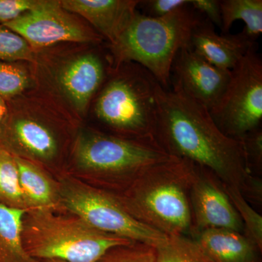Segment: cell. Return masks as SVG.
I'll use <instances>...</instances> for the list:
<instances>
[{"label":"cell","mask_w":262,"mask_h":262,"mask_svg":"<svg viewBox=\"0 0 262 262\" xmlns=\"http://www.w3.org/2000/svg\"><path fill=\"white\" fill-rule=\"evenodd\" d=\"M0 204L27 209L18 180V167L14 156L0 149Z\"/></svg>","instance_id":"22"},{"label":"cell","mask_w":262,"mask_h":262,"mask_svg":"<svg viewBox=\"0 0 262 262\" xmlns=\"http://www.w3.org/2000/svg\"><path fill=\"white\" fill-rule=\"evenodd\" d=\"M204 18L190 5L161 18L138 10L120 37L106 43L113 67L134 62L149 71L163 89H170L174 60L181 50L191 48L192 33Z\"/></svg>","instance_id":"7"},{"label":"cell","mask_w":262,"mask_h":262,"mask_svg":"<svg viewBox=\"0 0 262 262\" xmlns=\"http://www.w3.org/2000/svg\"><path fill=\"white\" fill-rule=\"evenodd\" d=\"M34 51L35 87L83 125L93 99L113 67L106 42H63Z\"/></svg>","instance_id":"3"},{"label":"cell","mask_w":262,"mask_h":262,"mask_svg":"<svg viewBox=\"0 0 262 262\" xmlns=\"http://www.w3.org/2000/svg\"><path fill=\"white\" fill-rule=\"evenodd\" d=\"M230 77L231 71L212 65L192 48H184L172 65L170 89L184 93L210 112L222 99Z\"/></svg>","instance_id":"13"},{"label":"cell","mask_w":262,"mask_h":262,"mask_svg":"<svg viewBox=\"0 0 262 262\" xmlns=\"http://www.w3.org/2000/svg\"><path fill=\"white\" fill-rule=\"evenodd\" d=\"M196 169L195 163L172 156L149 167L125 190L113 194L143 225L168 237H192L190 190Z\"/></svg>","instance_id":"4"},{"label":"cell","mask_w":262,"mask_h":262,"mask_svg":"<svg viewBox=\"0 0 262 262\" xmlns=\"http://www.w3.org/2000/svg\"><path fill=\"white\" fill-rule=\"evenodd\" d=\"M193 236L208 229H227L244 234L238 212L226 192L224 184L214 173L196 165L190 190Z\"/></svg>","instance_id":"12"},{"label":"cell","mask_w":262,"mask_h":262,"mask_svg":"<svg viewBox=\"0 0 262 262\" xmlns=\"http://www.w3.org/2000/svg\"><path fill=\"white\" fill-rule=\"evenodd\" d=\"M98 262H156L155 246L140 242L111 248Z\"/></svg>","instance_id":"25"},{"label":"cell","mask_w":262,"mask_h":262,"mask_svg":"<svg viewBox=\"0 0 262 262\" xmlns=\"http://www.w3.org/2000/svg\"><path fill=\"white\" fill-rule=\"evenodd\" d=\"M157 139L131 140L82 125L67 166L113 194L125 190L146 169L171 158Z\"/></svg>","instance_id":"6"},{"label":"cell","mask_w":262,"mask_h":262,"mask_svg":"<svg viewBox=\"0 0 262 262\" xmlns=\"http://www.w3.org/2000/svg\"><path fill=\"white\" fill-rule=\"evenodd\" d=\"M189 5L198 13L205 15L213 26L222 29L220 0H190Z\"/></svg>","instance_id":"29"},{"label":"cell","mask_w":262,"mask_h":262,"mask_svg":"<svg viewBox=\"0 0 262 262\" xmlns=\"http://www.w3.org/2000/svg\"><path fill=\"white\" fill-rule=\"evenodd\" d=\"M158 84L149 71L134 62L113 67L83 125L122 139H156Z\"/></svg>","instance_id":"5"},{"label":"cell","mask_w":262,"mask_h":262,"mask_svg":"<svg viewBox=\"0 0 262 262\" xmlns=\"http://www.w3.org/2000/svg\"><path fill=\"white\" fill-rule=\"evenodd\" d=\"M190 0H143L139 1L138 10L143 15L151 18H161L175 10L189 5Z\"/></svg>","instance_id":"28"},{"label":"cell","mask_w":262,"mask_h":262,"mask_svg":"<svg viewBox=\"0 0 262 262\" xmlns=\"http://www.w3.org/2000/svg\"><path fill=\"white\" fill-rule=\"evenodd\" d=\"M4 26L34 51L63 42H106L80 15L65 9L60 0H42L36 9Z\"/></svg>","instance_id":"11"},{"label":"cell","mask_w":262,"mask_h":262,"mask_svg":"<svg viewBox=\"0 0 262 262\" xmlns=\"http://www.w3.org/2000/svg\"><path fill=\"white\" fill-rule=\"evenodd\" d=\"M22 241L34 260L98 262L116 246L134 242L93 228L80 217L51 210H29L24 215Z\"/></svg>","instance_id":"8"},{"label":"cell","mask_w":262,"mask_h":262,"mask_svg":"<svg viewBox=\"0 0 262 262\" xmlns=\"http://www.w3.org/2000/svg\"><path fill=\"white\" fill-rule=\"evenodd\" d=\"M210 114L219 128L233 139L261 127L262 59L256 43L231 70L225 94Z\"/></svg>","instance_id":"10"},{"label":"cell","mask_w":262,"mask_h":262,"mask_svg":"<svg viewBox=\"0 0 262 262\" xmlns=\"http://www.w3.org/2000/svg\"><path fill=\"white\" fill-rule=\"evenodd\" d=\"M58 187L61 208L98 231L155 247L168 237L136 220L101 188L70 176L62 177Z\"/></svg>","instance_id":"9"},{"label":"cell","mask_w":262,"mask_h":262,"mask_svg":"<svg viewBox=\"0 0 262 262\" xmlns=\"http://www.w3.org/2000/svg\"><path fill=\"white\" fill-rule=\"evenodd\" d=\"M27 211L0 204V262H34L26 252L22 241Z\"/></svg>","instance_id":"18"},{"label":"cell","mask_w":262,"mask_h":262,"mask_svg":"<svg viewBox=\"0 0 262 262\" xmlns=\"http://www.w3.org/2000/svg\"><path fill=\"white\" fill-rule=\"evenodd\" d=\"M42 3V0H0V25L36 9Z\"/></svg>","instance_id":"27"},{"label":"cell","mask_w":262,"mask_h":262,"mask_svg":"<svg viewBox=\"0 0 262 262\" xmlns=\"http://www.w3.org/2000/svg\"><path fill=\"white\" fill-rule=\"evenodd\" d=\"M136 0H60L65 9L80 15L112 44L120 37L138 11Z\"/></svg>","instance_id":"14"},{"label":"cell","mask_w":262,"mask_h":262,"mask_svg":"<svg viewBox=\"0 0 262 262\" xmlns=\"http://www.w3.org/2000/svg\"><path fill=\"white\" fill-rule=\"evenodd\" d=\"M256 43L243 32L220 35L215 32L214 26L204 18L192 33L191 48L212 65L231 71Z\"/></svg>","instance_id":"15"},{"label":"cell","mask_w":262,"mask_h":262,"mask_svg":"<svg viewBox=\"0 0 262 262\" xmlns=\"http://www.w3.org/2000/svg\"><path fill=\"white\" fill-rule=\"evenodd\" d=\"M222 32L228 34L232 24L241 20L243 33L253 42L262 34V0H220Z\"/></svg>","instance_id":"19"},{"label":"cell","mask_w":262,"mask_h":262,"mask_svg":"<svg viewBox=\"0 0 262 262\" xmlns=\"http://www.w3.org/2000/svg\"><path fill=\"white\" fill-rule=\"evenodd\" d=\"M18 180L27 209L57 211L60 206L58 182L37 164L15 158Z\"/></svg>","instance_id":"17"},{"label":"cell","mask_w":262,"mask_h":262,"mask_svg":"<svg viewBox=\"0 0 262 262\" xmlns=\"http://www.w3.org/2000/svg\"><path fill=\"white\" fill-rule=\"evenodd\" d=\"M34 86L32 63L0 60V97L7 101Z\"/></svg>","instance_id":"21"},{"label":"cell","mask_w":262,"mask_h":262,"mask_svg":"<svg viewBox=\"0 0 262 262\" xmlns=\"http://www.w3.org/2000/svg\"><path fill=\"white\" fill-rule=\"evenodd\" d=\"M231 202L238 212L244 226L245 236L251 239L262 251V217L242 194L224 184Z\"/></svg>","instance_id":"23"},{"label":"cell","mask_w":262,"mask_h":262,"mask_svg":"<svg viewBox=\"0 0 262 262\" xmlns=\"http://www.w3.org/2000/svg\"><path fill=\"white\" fill-rule=\"evenodd\" d=\"M7 110H8V106H7L6 100L0 97V134L3 129L5 117H6Z\"/></svg>","instance_id":"30"},{"label":"cell","mask_w":262,"mask_h":262,"mask_svg":"<svg viewBox=\"0 0 262 262\" xmlns=\"http://www.w3.org/2000/svg\"><path fill=\"white\" fill-rule=\"evenodd\" d=\"M155 137L169 155L208 169L250 204L261 205V179L248 168L241 141L225 135L201 103L160 84Z\"/></svg>","instance_id":"1"},{"label":"cell","mask_w":262,"mask_h":262,"mask_svg":"<svg viewBox=\"0 0 262 262\" xmlns=\"http://www.w3.org/2000/svg\"><path fill=\"white\" fill-rule=\"evenodd\" d=\"M245 161L250 171L259 177L262 168V130L261 127L239 138Z\"/></svg>","instance_id":"26"},{"label":"cell","mask_w":262,"mask_h":262,"mask_svg":"<svg viewBox=\"0 0 262 262\" xmlns=\"http://www.w3.org/2000/svg\"><path fill=\"white\" fill-rule=\"evenodd\" d=\"M35 51L21 36L0 25V60L33 63Z\"/></svg>","instance_id":"24"},{"label":"cell","mask_w":262,"mask_h":262,"mask_svg":"<svg viewBox=\"0 0 262 262\" xmlns=\"http://www.w3.org/2000/svg\"><path fill=\"white\" fill-rule=\"evenodd\" d=\"M6 102L0 149L48 170L67 166L82 124L35 86Z\"/></svg>","instance_id":"2"},{"label":"cell","mask_w":262,"mask_h":262,"mask_svg":"<svg viewBox=\"0 0 262 262\" xmlns=\"http://www.w3.org/2000/svg\"><path fill=\"white\" fill-rule=\"evenodd\" d=\"M34 262H68V261H63V260H61V259H55V258H52V259L34 260Z\"/></svg>","instance_id":"31"},{"label":"cell","mask_w":262,"mask_h":262,"mask_svg":"<svg viewBox=\"0 0 262 262\" xmlns=\"http://www.w3.org/2000/svg\"><path fill=\"white\" fill-rule=\"evenodd\" d=\"M155 248L156 262H214L188 236H168Z\"/></svg>","instance_id":"20"},{"label":"cell","mask_w":262,"mask_h":262,"mask_svg":"<svg viewBox=\"0 0 262 262\" xmlns=\"http://www.w3.org/2000/svg\"><path fill=\"white\" fill-rule=\"evenodd\" d=\"M192 238L214 262H261V250L241 232L208 229Z\"/></svg>","instance_id":"16"}]
</instances>
